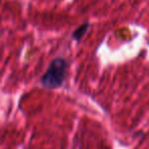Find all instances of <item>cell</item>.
Segmentation results:
<instances>
[{
  "instance_id": "6da1fadb",
  "label": "cell",
  "mask_w": 149,
  "mask_h": 149,
  "mask_svg": "<svg viewBox=\"0 0 149 149\" xmlns=\"http://www.w3.org/2000/svg\"><path fill=\"white\" fill-rule=\"evenodd\" d=\"M66 72V61L62 58L52 60L46 72L41 78V83L46 88H57L63 83Z\"/></svg>"
},
{
  "instance_id": "7a4b0ae2",
  "label": "cell",
  "mask_w": 149,
  "mask_h": 149,
  "mask_svg": "<svg viewBox=\"0 0 149 149\" xmlns=\"http://www.w3.org/2000/svg\"><path fill=\"white\" fill-rule=\"evenodd\" d=\"M88 28H89V24H88V23H85L84 25L80 26V27L77 28V29L74 30V33H72V38H74V40L79 41V40L86 34Z\"/></svg>"
}]
</instances>
